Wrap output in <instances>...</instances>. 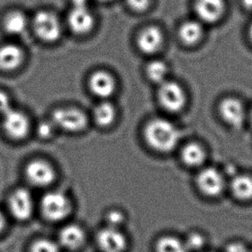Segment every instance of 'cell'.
Listing matches in <instances>:
<instances>
[{
    "label": "cell",
    "instance_id": "cell-1",
    "mask_svg": "<svg viewBox=\"0 0 252 252\" xmlns=\"http://www.w3.org/2000/svg\"><path fill=\"white\" fill-rule=\"evenodd\" d=\"M145 137L147 143L155 150L167 153L177 147L180 133L170 121L157 118L147 124Z\"/></svg>",
    "mask_w": 252,
    "mask_h": 252
},
{
    "label": "cell",
    "instance_id": "cell-2",
    "mask_svg": "<svg viewBox=\"0 0 252 252\" xmlns=\"http://www.w3.org/2000/svg\"><path fill=\"white\" fill-rule=\"evenodd\" d=\"M31 24L35 35L45 42H55L62 35L61 22L51 11L39 10L34 14Z\"/></svg>",
    "mask_w": 252,
    "mask_h": 252
},
{
    "label": "cell",
    "instance_id": "cell-3",
    "mask_svg": "<svg viewBox=\"0 0 252 252\" xmlns=\"http://www.w3.org/2000/svg\"><path fill=\"white\" fill-rule=\"evenodd\" d=\"M42 215L51 221H60L66 218L72 211V204L68 198L61 192H49L41 201Z\"/></svg>",
    "mask_w": 252,
    "mask_h": 252
},
{
    "label": "cell",
    "instance_id": "cell-4",
    "mask_svg": "<svg viewBox=\"0 0 252 252\" xmlns=\"http://www.w3.org/2000/svg\"><path fill=\"white\" fill-rule=\"evenodd\" d=\"M52 122L56 127L68 132H79L87 125L84 112L73 108H60L52 114Z\"/></svg>",
    "mask_w": 252,
    "mask_h": 252
},
{
    "label": "cell",
    "instance_id": "cell-5",
    "mask_svg": "<svg viewBox=\"0 0 252 252\" xmlns=\"http://www.w3.org/2000/svg\"><path fill=\"white\" fill-rule=\"evenodd\" d=\"M158 96L162 107L170 112L180 111L186 101L183 88L172 81H164L160 84Z\"/></svg>",
    "mask_w": 252,
    "mask_h": 252
},
{
    "label": "cell",
    "instance_id": "cell-6",
    "mask_svg": "<svg viewBox=\"0 0 252 252\" xmlns=\"http://www.w3.org/2000/svg\"><path fill=\"white\" fill-rule=\"evenodd\" d=\"M8 206L14 218L20 221L27 220L33 213V200L31 193L22 188L10 194Z\"/></svg>",
    "mask_w": 252,
    "mask_h": 252
},
{
    "label": "cell",
    "instance_id": "cell-7",
    "mask_svg": "<svg viewBox=\"0 0 252 252\" xmlns=\"http://www.w3.org/2000/svg\"><path fill=\"white\" fill-rule=\"evenodd\" d=\"M3 128L13 140H23L27 136L30 123L24 113L10 109L3 116Z\"/></svg>",
    "mask_w": 252,
    "mask_h": 252
},
{
    "label": "cell",
    "instance_id": "cell-8",
    "mask_svg": "<svg viewBox=\"0 0 252 252\" xmlns=\"http://www.w3.org/2000/svg\"><path fill=\"white\" fill-rule=\"evenodd\" d=\"M197 184L202 193L208 196H217L224 190L225 178L215 168H206L198 175Z\"/></svg>",
    "mask_w": 252,
    "mask_h": 252
},
{
    "label": "cell",
    "instance_id": "cell-9",
    "mask_svg": "<svg viewBox=\"0 0 252 252\" xmlns=\"http://www.w3.org/2000/svg\"><path fill=\"white\" fill-rule=\"evenodd\" d=\"M28 180L37 187H46L51 184L55 178V170L48 162L34 160L28 164L25 169Z\"/></svg>",
    "mask_w": 252,
    "mask_h": 252
},
{
    "label": "cell",
    "instance_id": "cell-10",
    "mask_svg": "<svg viewBox=\"0 0 252 252\" xmlns=\"http://www.w3.org/2000/svg\"><path fill=\"white\" fill-rule=\"evenodd\" d=\"M96 240L103 252H123L126 248V237L119 229L107 226L99 232Z\"/></svg>",
    "mask_w": 252,
    "mask_h": 252
},
{
    "label": "cell",
    "instance_id": "cell-11",
    "mask_svg": "<svg viewBox=\"0 0 252 252\" xmlns=\"http://www.w3.org/2000/svg\"><path fill=\"white\" fill-rule=\"evenodd\" d=\"M220 113L222 119L230 126L239 127L246 119V109L239 99L228 97L220 104Z\"/></svg>",
    "mask_w": 252,
    "mask_h": 252
},
{
    "label": "cell",
    "instance_id": "cell-12",
    "mask_svg": "<svg viewBox=\"0 0 252 252\" xmlns=\"http://www.w3.org/2000/svg\"><path fill=\"white\" fill-rule=\"evenodd\" d=\"M194 11L201 22L214 24L223 16L225 3L224 0H196Z\"/></svg>",
    "mask_w": 252,
    "mask_h": 252
},
{
    "label": "cell",
    "instance_id": "cell-13",
    "mask_svg": "<svg viewBox=\"0 0 252 252\" xmlns=\"http://www.w3.org/2000/svg\"><path fill=\"white\" fill-rule=\"evenodd\" d=\"M71 31L78 34L88 33L94 24V17L87 7H72L67 16Z\"/></svg>",
    "mask_w": 252,
    "mask_h": 252
},
{
    "label": "cell",
    "instance_id": "cell-14",
    "mask_svg": "<svg viewBox=\"0 0 252 252\" xmlns=\"http://www.w3.org/2000/svg\"><path fill=\"white\" fill-rule=\"evenodd\" d=\"M30 24L26 14L19 10H12L3 16L2 27L7 34L19 36L26 32Z\"/></svg>",
    "mask_w": 252,
    "mask_h": 252
},
{
    "label": "cell",
    "instance_id": "cell-15",
    "mask_svg": "<svg viewBox=\"0 0 252 252\" xmlns=\"http://www.w3.org/2000/svg\"><path fill=\"white\" fill-rule=\"evenodd\" d=\"M24 62V51L22 48L13 44L8 43L0 47V70L10 72L20 66Z\"/></svg>",
    "mask_w": 252,
    "mask_h": 252
},
{
    "label": "cell",
    "instance_id": "cell-16",
    "mask_svg": "<svg viewBox=\"0 0 252 252\" xmlns=\"http://www.w3.org/2000/svg\"><path fill=\"white\" fill-rule=\"evenodd\" d=\"M89 85L93 94L101 98L109 97L116 89L115 79L104 71H98L93 73L89 81Z\"/></svg>",
    "mask_w": 252,
    "mask_h": 252
},
{
    "label": "cell",
    "instance_id": "cell-17",
    "mask_svg": "<svg viewBox=\"0 0 252 252\" xmlns=\"http://www.w3.org/2000/svg\"><path fill=\"white\" fill-rule=\"evenodd\" d=\"M162 42H163L162 32L158 28L154 27V26L145 29L140 33L137 40L139 48L147 55H152L156 53L160 48Z\"/></svg>",
    "mask_w": 252,
    "mask_h": 252
},
{
    "label": "cell",
    "instance_id": "cell-18",
    "mask_svg": "<svg viewBox=\"0 0 252 252\" xmlns=\"http://www.w3.org/2000/svg\"><path fill=\"white\" fill-rule=\"evenodd\" d=\"M85 240V232L79 225H66L62 229L59 235L60 246L71 251L79 249L83 246Z\"/></svg>",
    "mask_w": 252,
    "mask_h": 252
},
{
    "label": "cell",
    "instance_id": "cell-19",
    "mask_svg": "<svg viewBox=\"0 0 252 252\" xmlns=\"http://www.w3.org/2000/svg\"><path fill=\"white\" fill-rule=\"evenodd\" d=\"M203 34L201 24L195 20L184 22L179 29V37L184 44L194 45L201 40Z\"/></svg>",
    "mask_w": 252,
    "mask_h": 252
},
{
    "label": "cell",
    "instance_id": "cell-20",
    "mask_svg": "<svg viewBox=\"0 0 252 252\" xmlns=\"http://www.w3.org/2000/svg\"><path fill=\"white\" fill-rule=\"evenodd\" d=\"M231 190L236 198L242 201L252 199V177L247 175H235L231 182Z\"/></svg>",
    "mask_w": 252,
    "mask_h": 252
},
{
    "label": "cell",
    "instance_id": "cell-21",
    "mask_svg": "<svg viewBox=\"0 0 252 252\" xmlns=\"http://www.w3.org/2000/svg\"><path fill=\"white\" fill-rule=\"evenodd\" d=\"M181 157L189 166H199L204 162L206 154L200 145L190 143L184 147Z\"/></svg>",
    "mask_w": 252,
    "mask_h": 252
},
{
    "label": "cell",
    "instance_id": "cell-22",
    "mask_svg": "<svg viewBox=\"0 0 252 252\" xmlns=\"http://www.w3.org/2000/svg\"><path fill=\"white\" fill-rule=\"evenodd\" d=\"M93 116L97 125L100 126H108L115 120L116 109L109 102H101L94 109Z\"/></svg>",
    "mask_w": 252,
    "mask_h": 252
},
{
    "label": "cell",
    "instance_id": "cell-23",
    "mask_svg": "<svg viewBox=\"0 0 252 252\" xmlns=\"http://www.w3.org/2000/svg\"><path fill=\"white\" fill-rule=\"evenodd\" d=\"M157 252H189L187 247L179 239L172 236L163 237L156 244Z\"/></svg>",
    "mask_w": 252,
    "mask_h": 252
},
{
    "label": "cell",
    "instance_id": "cell-24",
    "mask_svg": "<svg viewBox=\"0 0 252 252\" xmlns=\"http://www.w3.org/2000/svg\"><path fill=\"white\" fill-rule=\"evenodd\" d=\"M168 67L166 64L162 61H153L147 66V77L153 82L162 84L166 81Z\"/></svg>",
    "mask_w": 252,
    "mask_h": 252
},
{
    "label": "cell",
    "instance_id": "cell-25",
    "mask_svg": "<svg viewBox=\"0 0 252 252\" xmlns=\"http://www.w3.org/2000/svg\"><path fill=\"white\" fill-rule=\"evenodd\" d=\"M60 246L50 239H38L31 246V252H60Z\"/></svg>",
    "mask_w": 252,
    "mask_h": 252
},
{
    "label": "cell",
    "instance_id": "cell-26",
    "mask_svg": "<svg viewBox=\"0 0 252 252\" xmlns=\"http://www.w3.org/2000/svg\"><path fill=\"white\" fill-rule=\"evenodd\" d=\"M189 252H197L205 246V238L198 232H192L184 241Z\"/></svg>",
    "mask_w": 252,
    "mask_h": 252
},
{
    "label": "cell",
    "instance_id": "cell-27",
    "mask_svg": "<svg viewBox=\"0 0 252 252\" xmlns=\"http://www.w3.org/2000/svg\"><path fill=\"white\" fill-rule=\"evenodd\" d=\"M124 215L123 213L118 210H111L108 212L105 216V220L109 227L119 229L124 222Z\"/></svg>",
    "mask_w": 252,
    "mask_h": 252
},
{
    "label": "cell",
    "instance_id": "cell-28",
    "mask_svg": "<svg viewBox=\"0 0 252 252\" xmlns=\"http://www.w3.org/2000/svg\"><path fill=\"white\" fill-rule=\"evenodd\" d=\"M55 127L53 122H42L38 126V134L42 139H48L53 135Z\"/></svg>",
    "mask_w": 252,
    "mask_h": 252
},
{
    "label": "cell",
    "instance_id": "cell-29",
    "mask_svg": "<svg viewBox=\"0 0 252 252\" xmlns=\"http://www.w3.org/2000/svg\"><path fill=\"white\" fill-rule=\"evenodd\" d=\"M225 252H251V251L244 243L232 242L226 246Z\"/></svg>",
    "mask_w": 252,
    "mask_h": 252
},
{
    "label": "cell",
    "instance_id": "cell-30",
    "mask_svg": "<svg viewBox=\"0 0 252 252\" xmlns=\"http://www.w3.org/2000/svg\"><path fill=\"white\" fill-rule=\"evenodd\" d=\"M126 2L132 9L140 11L147 9L150 3V0H126Z\"/></svg>",
    "mask_w": 252,
    "mask_h": 252
},
{
    "label": "cell",
    "instance_id": "cell-31",
    "mask_svg": "<svg viewBox=\"0 0 252 252\" xmlns=\"http://www.w3.org/2000/svg\"><path fill=\"white\" fill-rule=\"evenodd\" d=\"M10 109V99L5 93L0 92V116H3Z\"/></svg>",
    "mask_w": 252,
    "mask_h": 252
},
{
    "label": "cell",
    "instance_id": "cell-32",
    "mask_svg": "<svg viewBox=\"0 0 252 252\" xmlns=\"http://www.w3.org/2000/svg\"><path fill=\"white\" fill-rule=\"evenodd\" d=\"M72 7H87L88 0H71Z\"/></svg>",
    "mask_w": 252,
    "mask_h": 252
},
{
    "label": "cell",
    "instance_id": "cell-33",
    "mask_svg": "<svg viewBox=\"0 0 252 252\" xmlns=\"http://www.w3.org/2000/svg\"><path fill=\"white\" fill-rule=\"evenodd\" d=\"M242 3L246 9L252 10V0H242Z\"/></svg>",
    "mask_w": 252,
    "mask_h": 252
},
{
    "label": "cell",
    "instance_id": "cell-34",
    "mask_svg": "<svg viewBox=\"0 0 252 252\" xmlns=\"http://www.w3.org/2000/svg\"><path fill=\"white\" fill-rule=\"evenodd\" d=\"M4 225H5V220H4L3 214L0 212V232L3 231Z\"/></svg>",
    "mask_w": 252,
    "mask_h": 252
},
{
    "label": "cell",
    "instance_id": "cell-35",
    "mask_svg": "<svg viewBox=\"0 0 252 252\" xmlns=\"http://www.w3.org/2000/svg\"><path fill=\"white\" fill-rule=\"evenodd\" d=\"M249 35L250 38H251V40H252V24L250 26Z\"/></svg>",
    "mask_w": 252,
    "mask_h": 252
},
{
    "label": "cell",
    "instance_id": "cell-36",
    "mask_svg": "<svg viewBox=\"0 0 252 252\" xmlns=\"http://www.w3.org/2000/svg\"><path fill=\"white\" fill-rule=\"evenodd\" d=\"M251 123H252V112H251Z\"/></svg>",
    "mask_w": 252,
    "mask_h": 252
},
{
    "label": "cell",
    "instance_id": "cell-37",
    "mask_svg": "<svg viewBox=\"0 0 252 252\" xmlns=\"http://www.w3.org/2000/svg\"><path fill=\"white\" fill-rule=\"evenodd\" d=\"M100 1H102V2H109L110 0H100Z\"/></svg>",
    "mask_w": 252,
    "mask_h": 252
},
{
    "label": "cell",
    "instance_id": "cell-38",
    "mask_svg": "<svg viewBox=\"0 0 252 252\" xmlns=\"http://www.w3.org/2000/svg\"><path fill=\"white\" fill-rule=\"evenodd\" d=\"M251 252H252V251H251Z\"/></svg>",
    "mask_w": 252,
    "mask_h": 252
}]
</instances>
